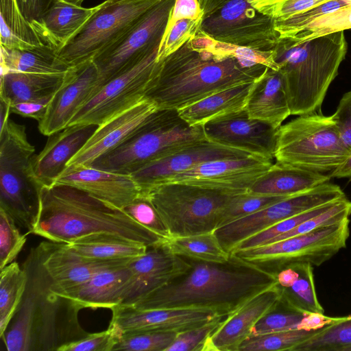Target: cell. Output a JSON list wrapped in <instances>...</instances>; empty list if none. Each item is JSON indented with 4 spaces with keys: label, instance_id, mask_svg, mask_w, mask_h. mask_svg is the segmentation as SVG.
<instances>
[{
    "label": "cell",
    "instance_id": "1",
    "mask_svg": "<svg viewBox=\"0 0 351 351\" xmlns=\"http://www.w3.org/2000/svg\"><path fill=\"white\" fill-rule=\"evenodd\" d=\"M269 67L248 66L220 50L217 41L199 31L161 60L145 99L158 110H180L219 91L260 78Z\"/></svg>",
    "mask_w": 351,
    "mask_h": 351
},
{
    "label": "cell",
    "instance_id": "2",
    "mask_svg": "<svg viewBox=\"0 0 351 351\" xmlns=\"http://www.w3.org/2000/svg\"><path fill=\"white\" fill-rule=\"evenodd\" d=\"M189 260L191 266L187 271L130 306L138 310L206 308L227 317L277 284L275 274L232 254L224 263Z\"/></svg>",
    "mask_w": 351,
    "mask_h": 351
},
{
    "label": "cell",
    "instance_id": "3",
    "mask_svg": "<svg viewBox=\"0 0 351 351\" xmlns=\"http://www.w3.org/2000/svg\"><path fill=\"white\" fill-rule=\"evenodd\" d=\"M27 282L22 300L1 339L8 351H58L61 346L88 335L81 326L84 308L60 296L50 286L37 247L32 248L22 267Z\"/></svg>",
    "mask_w": 351,
    "mask_h": 351
},
{
    "label": "cell",
    "instance_id": "4",
    "mask_svg": "<svg viewBox=\"0 0 351 351\" xmlns=\"http://www.w3.org/2000/svg\"><path fill=\"white\" fill-rule=\"evenodd\" d=\"M97 233H109L150 246L164 242L123 209L77 188L53 184L40 189V210L30 234L71 243Z\"/></svg>",
    "mask_w": 351,
    "mask_h": 351
},
{
    "label": "cell",
    "instance_id": "5",
    "mask_svg": "<svg viewBox=\"0 0 351 351\" xmlns=\"http://www.w3.org/2000/svg\"><path fill=\"white\" fill-rule=\"evenodd\" d=\"M347 50L344 31L300 43L279 38L272 58L283 77L291 115L311 114L320 108Z\"/></svg>",
    "mask_w": 351,
    "mask_h": 351
},
{
    "label": "cell",
    "instance_id": "6",
    "mask_svg": "<svg viewBox=\"0 0 351 351\" xmlns=\"http://www.w3.org/2000/svg\"><path fill=\"white\" fill-rule=\"evenodd\" d=\"M206 138L202 125H191L178 110L155 111L130 136L97 158L96 169L131 174L189 144Z\"/></svg>",
    "mask_w": 351,
    "mask_h": 351
},
{
    "label": "cell",
    "instance_id": "7",
    "mask_svg": "<svg viewBox=\"0 0 351 351\" xmlns=\"http://www.w3.org/2000/svg\"><path fill=\"white\" fill-rule=\"evenodd\" d=\"M34 152L25 126L9 119L0 130V208L27 234L36 223L40 204L42 186L31 167Z\"/></svg>",
    "mask_w": 351,
    "mask_h": 351
},
{
    "label": "cell",
    "instance_id": "8",
    "mask_svg": "<svg viewBox=\"0 0 351 351\" xmlns=\"http://www.w3.org/2000/svg\"><path fill=\"white\" fill-rule=\"evenodd\" d=\"M350 153L332 115H300L277 132L274 158L280 163L323 173L333 171Z\"/></svg>",
    "mask_w": 351,
    "mask_h": 351
},
{
    "label": "cell",
    "instance_id": "9",
    "mask_svg": "<svg viewBox=\"0 0 351 351\" xmlns=\"http://www.w3.org/2000/svg\"><path fill=\"white\" fill-rule=\"evenodd\" d=\"M170 237L213 232L233 195L221 191L182 182L154 185L144 192Z\"/></svg>",
    "mask_w": 351,
    "mask_h": 351
},
{
    "label": "cell",
    "instance_id": "10",
    "mask_svg": "<svg viewBox=\"0 0 351 351\" xmlns=\"http://www.w3.org/2000/svg\"><path fill=\"white\" fill-rule=\"evenodd\" d=\"M161 0H106L82 31L56 53L67 68L93 61L116 47Z\"/></svg>",
    "mask_w": 351,
    "mask_h": 351
},
{
    "label": "cell",
    "instance_id": "11",
    "mask_svg": "<svg viewBox=\"0 0 351 351\" xmlns=\"http://www.w3.org/2000/svg\"><path fill=\"white\" fill-rule=\"evenodd\" d=\"M250 1L198 0L203 12L199 32L219 42L271 51L279 39L274 21Z\"/></svg>",
    "mask_w": 351,
    "mask_h": 351
},
{
    "label": "cell",
    "instance_id": "12",
    "mask_svg": "<svg viewBox=\"0 0 351 351\" xmlns=\"http://www.w3.org/2000/svg\"><path fill=\"white\" fill-rule=\"evenodd\" d=\"M349 223L350 219H347L232 254L256 263L275 274L295 263L319 266L346 247L350 234Z\"/></svg>",
    "mask_w": 351,
    "mask_h": 351
},
{
    "label": "cell",
    "instance_id": "13",
    "mask_svg": "<svg viewBox=\"0 0 351 351\" xmlns=\"http://www.w3.org/2000/svg\"><path fill=\"white\" fill-rule=\"evenodd\" d=\"M160 45L154 47L134 66L99 86L68 126L100 125L145 99L160 67L161 60H158Z\"/></svg>",
    "mask_w": 351,
    "mask_h": 351
},
{
    "label": "cell",
    "instance_id": "14",
    "mask_svg": "<svg viewBox=\"0 0 351 351\" xmlns=\"http://www.w3.org/2000/svg\"><path fill=\"white\" fill-rule=\"evenodd\" d=\"M345 196L338 185L327 182L218 228L214 232L222 247L230 254L240 243L278 222Z\"/></svg>",
    "mask_w": 351,
    "mask_h": 351
},
{
    "label": "cell",
    "instance_id": "15",
    "mask_svg": "<svg viewBox=\"0 0 351 351\" xmlns=\"http://www.w3.org/2000/svg\"><path fill=\"white\" fill-rule=\"evenodd\" d=\"M174 1L161 0L116 47L93 60L99 72L98 88L134 66L160 45Z\"/></svg>",
    "mask_w": 351,
    "mask_h": 351
},
{
    "label": "cell",
    "instance_id": "16",
    "mask_svg": "<svg viewBox=\"0 0 351 351\" xmlns=\"http://www.w3.org/2000/svg\"><path fill=\"white\" fill-rule=\"evenodd\" d=\"M272 164L271 160L254 156L216 159L199 163L161 183L182 182L239 194L248 192Z\"/></svg>",
    "mask_w": 351,
    "mask_h": 351
},
{
    "label": "cell",
    "instance_id": "17",
    "mask_svg": "<svg viewBox=\"0 0 351 351\" xmlns=\"http://www.w3.org/2000/svg\"><path fill=\"white\" fill-rule=\"evenodd\" d=\"M165 241L147 246L144 254L129 262L132 275L121 291L119 306H132L189 269L190 261L173 254Z\"/></svg>",
    "mask_w": 351,
    "mask_h": 351
},
{
    "label": "cell",
    "instance_id": "18",
    "mask_svg": "<svg viewBox=\"0 0 351 351\" xmlns=\"http://www.w3.org/2000/svg\"><path fill=\"white\" fill-rule=\"evenodd\" d=\"M206 138L273 161L278 129L251 118L245 109L219 117L202 125Z\"/></svg>",
    "mask_w": 351,
    "mask_h": 351
},
{
    "label": "cell",
    "instance_id": "19",
    "mask_svg": "<svg viewBox=\"0 0 351 351\" xmlns=\"http://www.w3.org/2000/svg\"><path fill=\"white\" fill-rule=\"evenodd\" d=\"M54 293L78 285L96 274L125 267L132 258L95 259L75 252L68 243L43 241L36 246Z\"/></svg>",
    "mask_w": 351,
    "mask_h": 351
},
{
    "label": "cell",
    "instance_id": "20",
    "mask_svg": "<svg viewBox=\"0 0 351 351\" xmlns=\"http://www.w3.org/2000/svg\"><path fill=\"white\" fill-rule=\"evenodd\" d=\"M98 85L99 72L93 61L68 68L44 117L38 122L40 132L49 136L66 128Z\"/></svg>",
    "mask_w": 351,
    "mask_h": 351
},
{
    "label": "cell",
    "instance_id": "21",
    "mask_svg": "<svg viewBox=\"0 0 351 351\" xmlns=\"http://www.w3.org/2000/svg\"><path fill=\"white\" fill-rule=\"evenodd\" d=\"M251 156L254 155L242 149L226 147L205 138L156 160L130 175L142 193L199 163L216 159Z\"/></svg>",
    "mask_w": 351,
    "mask_h": 351
},
{
    "label": "cell",
    "instance_id": "22",
    "mask_svg": "<svg viewBox=\"0 0 351 351\" xmlns=\"http://www.w3.org/2000/svg\"><path fill=\"white\" fill-rule=\"evenodd\" d=\"M111 310L112 316L110 323L122 333L150 330L180 332L219 315L214 311L206 308L138 310L130 306L117 305Z\"/></svg>",
    "mask_w": 351,
    "mask_h": 351
},
{
    "label": "cell",
    "instance_id": "23",
    "mask_svg": "<svg viewBox=\"0 0 351 351\" xmlns=\"http://www.w3.org/2000/svg\"><path fill=\"white\" fill-rule=\"evenodd\" d=\"M54 184L71 186L123 209L141 194L130 174L114 173L90 166H67Z\"/></svg>",
    "mask_w": 351,
    "mask_h": 351
},
{
    "label": "cell",
    "instance_id": "24",
    "mask_svg": "<svg viewBox=\"0 0 351 351\" xmlns=\"http://www.w3.org/2000/svg\"><path fill=\"white\" fill-rule=\"evenodd\" d=\"M280 298L276 284L247 300L223 319L206 341L204 351H238L256 322L276 306Z\"/></svg>",
    "mask_w": 351,
    "mask_h": 351
},
{
    "label": "cell",
    "instance_id": "25",
    "mask_svg": "<svg viewBox=\"0 0 351 351\" xmlns=\"http://www.w3.org/2000/svg\"><path fill=\"white\" fill-rule=\"evenodd\" d=\"M157 110L153 102L145 99L98 125L66 167L90 166L100 156L124 142Z\"/></svg>",
    "mask_w": 351,
    "mask_h": 351
},
{
    "label": "cell",
    "instance_id": "26",
    "mask_svg": "<svg viewBox=\"0 0 351 351\" xmlns=\"http://www.w3.org/2000/svg\"><path fill=\"white\" fill-rule=\"evenodd\" d=\"M98 125H74L49 136L45 147L31 159L32 173L41 186H51L83 147Z\"/></svg>",
    "mask_w": 351,
    "mask_h": 351
},
{
    "label": "cell",
    "instance_id": "27",
    "mask_svg": "<svg viewBox=\"0 0 351 351\" xmlns=\"http://www.w3.org/2000/svg\"><path fill=\"white\" fill-rule=\"evenodd\" d=\"M103 5L86 8L56 0L40 20L31 23L43 43L56 53L82 31Z\"/></svg>",
    "mask_w": 351,
    "mask_h": 351
},
{
    "label": "cell",
    "instance_id": "28",
    "mask_svg": "<svg viewBox=\"0 0 351 351\" xmlns=\"http://www.w3.org/2000/svg\"><path fill=\"white\" fill-rule=\"evenodd\" d=\"M245 109L251 118L276 129L291 115L283 77L278 70L268 68L254 82Z\"/></svg>",
    "mask_w": 351,
    "mask_h": 351
},
{
    "label": "cell",
    "instance_id": "29",
    "mask_svg": "<svg viewBox=\"0 0 351 351\" xmlns=\"http://www.w3.org/2000/svg\"><path fill=\"white\" fill-rule=\"evenodd\" d=\"M131 275L128 265L103 271L84 282L56 293L83 308L112 309L119 305L121 291Z\"/></svg>",
    "mask_w": 351,
    "mask_h": 351
},
{
    "label": "cell",
    "instance_id": "30",
    "mask_svg": "<svg viewBox=\"0 0 351 351\" xmlns=\"http://www.w3.org/2000/svg\"><path fill=\"white\" fill-rule=\"evenodd\" d=\"M330 178L322 173L276 162L252 184L248 192L291 196L327 182Z\"/></svg>",
    "mask_w": 351,
    "mask_h": 351
},
{
    "label": "cell",
    "instance_id": "31",
    "mask_svg": "<svg viewBox=\"0 0 351 351\" xmlns=\"http://www.w3.org/2000/svg\"><path fill=\"white\" fill-rule=\"evenodd\" d=\"M253 84H243L219 91L178 110V113L191 125H203L219 117L243 110Z\"/></svg>",
    "mask_w": 351,
    "mask_h": 351
},
{
    "label": "cell",
    "instance_id": "32",
    "mask_svg": "<svg viewBox=\"0 0 351 351\" xmlns=\"http://www.w3.org/2000/svg\"><path fill=\"white\" fill-rule=\"evenodd\" d=\"M64 73L44 75L10 72L2 74L0 99L10 106L20 102L51 100L60 86Z\"/></svg>",
    "mask_w": 351,
    "mask_h": 351
},
{
    "label": "cell",
    "instance_id": "33",
    "mask_svg": "<svg viewBox=\"0 0 351 351\" xmlns=\"http://www.w3.org/2000/svg\"><path fill=\"white\" fill-rule=\"evenodd\" d=\"M69 245L79 254L95 259L134 258L147 249L145 244L109 233L84 236Z\"/></svg>",
    "mask_w": 351,
    "mask_h": 351
},
{
    "label": "cell",
    "instance_id": "34",
    "mask_svg": "<svg viewBox=\"0 0 351 351\" xmlns=\"http://www.w3.org/2000/svg\"><path fill=\"white\" fill-rule=\"evenodd\" d=\"M67 69L57 60L55 51L47 47L21 51L1 46V75L10 72L64 74Z\"/></svg>",
    "mask_w": 351,
    "mask_h": 351
},
{
    "label": "cell",
    "instance_id": "35",
    "mask_svg": "<svg viewBox=\"0 0 351 351\" xmlns=\"http://www.w3.org/2000/svg\"><path fill=\"white\" fill-rule=\"evenodd\" d=\"M165 243L173 254L195 261L224 263L230 256L222 247L214 232L170 237Z\"/></svg>",
    "mask_w": 351,
    "mask_h": 351
},
{
    "label": "cell",
    "instance_id": "36",
    "mask_svg": "<svg viewBox=\"0 0 351 351\" xmlns=\"http://www.w3.org/2000/svg\"><path fill=\"white\" fill-rule=\"evenodd\" d=\"M292 265L294 276L284 287L278 285L281 298L298 310L308 315H324L315 291L313 265L308 263H295Z\"/></svg>",
    "mask_w": 351,
    "mask_h": 351
},
{
    "label": "cell",
    "instance_id": "37",
    "mask_svg": "<svg viewBox=\"0 0 351 351\" xmlns=\"http://www.w3.org/2000/svg\"><path fill=\"white\" fill-rule=\"evenodd\" d=\"M27 282L25 270L12 262L0 273V337L6 331L24 295Z\"/></svg>",
    "mask_w": 351,
    "mask_h": 351
},
{
    "label": "cell",
    "instance_id": "38",
    "mask_svg": "<svg viewBox=\"0 0 351 351\" xmlns=\"http://www.w3.org/2000/svg\"><path fill=\"white\" fill-rule=\"evenodd\" d=\"M351 346V315L332 317L292 351H345Z\"/></svg>",
    "mask_w": 351,
    "mask_h": 351
},
{
    "label": "cell",
    "instance_id": "39",
    "mask_svg": "<svg viewBox=\"0 0 351 351\" xmlns=\"http://www.w3.org/2000/svg\"><path fill=\"white\" fill-rule=\"evenodd\" d=\"M317 330L300 326L278 332L250 336L240 345L238 351H292Z\"/></svg>",
    "mask_w": 351,
    "mask_h": 351
},
{
    "label": "cell",
    "instance_id": "40",
    "mask_svg": "<svg viewBox=\"0 0 351 351\" xmlns=\"http://www.w3.org/2000/svg\"><path fill=\"white\" fill-rule=\"evenodd\" d=\"M289 196L256 194L250 192L232 196L222 211L219 227L256 213Z\"/></svg>",
    "mask_w": 351,
    "mask_h": 351
},
{
    "label": "cell",
    "instance_id": "41",
    "mask_svg": "<svg viewBox=\"0 0 351 351\" xmlns=\"http://www.w3.org/2000/svg\"><path fill=\"white\" fill-rule=\"evenodd\" d=\"M348 29H351V4L322 15L289 38L300 43Z\"/></svg>",
    "mask_w": 351,
    "mask_h": 351
},
{
    "label": "cell",
    "instance_id": "42",
    "mask_svg": "<svg viewBox=\"0 0 351 351\" xmlns=\"http://www.w3.org/2000/svg\"><path fill=\"white\" fill-rule=\"evenodd\" d=\"M337 200L306 210L278 222L277 223L267 228V229L244 240L237 246H236L230 254L269 243L272 239L291 230L305 220L324 212L328 209Z\"/></svg>",
    "mask_w": 351,
    "mask_h": 351
},
{
    "label": "cell",
    "instance_id": "43",
    "mask_svg": "<svg viewBox=\"0 0 351 351\" xmlns=\"http://www.w3.org/2000/svg\"><path fill=\"white\" fill-rule=\"evenodd\" d=\"M178 332L172 331H135L122 333L112 351H166Z\"/></svg>",
    "mask_w": 351,
    "mask_h": 351
},
{
    "label": "cell",
    "instance_id": "44",
    "mask_svg": "<svg viewBox=\"0 0 351 351\" xmlns=\"http://www.w3.org/2000/svg\"><path fill=\"white\" fill-rule=\"evenodd\" d=\"M350 4L351 0H331L286 20L274 21V29L279 38H290L316 19Z\"/></svg>",
    "mask_w": 351,
    "mask_h": 351
},
{
    "label": "cell",
    "instance_id": "45",
    "mask_svg": "<svg viewBox=\"0 0 351 351\" xmlns=\"http://www.w3.org/2000/svg\"><path fill=\"white\" fill-rule=\"evenodd\" d=\"M14 219L0 208V269L12 263L27 241Z\"/></svg>",
    "mask_w": 351,
    "mask_h": 351
},
{
    "label": "cell",
    "instance_id": "46",
    "mask_svg": "<svg viewBox=\"0 0 351 351\" xmlns=\"http://www.w3.org/2000/svg\"><path fill=\"white\" fill-rule=\"evenodd\" d=\"M0 16L1 22L18 38L36 47H46L22 14L16 0H1Z\"/></svg>",
    "mask_w": 351,
    "mask_h": 351
},
{
    "label": "cell",
    "instance_id": "47",
    "mask_svg": "<svg viewBox=\"0 0 351 351\" xmlns=\"http://www.w3.org/2000/svg\"><path fill=\"white\" fill-rule=\"evenodd\" d=\"M331 0H251L252 6L274 21H284Z\"/></svg>",
    "mask_w": 351,
    "mask_h": 351
},
{
    "label": "cell",
    "instance_id": "48",
    "mask_svg": "<svg viewBox=\"0 0 351 351\" xmlns=\"http://www.w3.org/2000/svg\"><path fill=\"white\" fill-rule=\"evenodd\" d=\"M225 317L219 315L199 326L178 332L174 341L166 351H204L206 341Z\"/></svg>",
    "mask_w": 351,
    "mask_h": 351
},
{
    "label": "cell",
    "instance_id": "49",
    "mask_svg": "<svg viewBox=\"0 0 351 351\" xmlns=\"http://www.w3.org/2000/svg\"><path fill=\"white\" fill-rule=\"evenodd\" d=\"M123 210L136 222L161 237L166 239L170 237L157 210L145 195L140 194Z\"/></svg>",
    "mask_w": 351,
    "mask_h": 351
},
{
    "label": "cell",
    "instance_id": "50",
    "mask_svg": "<svg viewBox=\"0 0 351 351\" xmlns=\"http://www.w3.org/2000/svg\"><path fill=\"white\" fill-rule=\"evenodd\" d=\"M201 20L184 19L176 22L160 43L158 60L171 55L195 37L199 31Z\"/></svg>",
    "mask_w": 351,
    "mask_h": 351
},
{
    "label": "cell",
    "instance_id": "51",
    "mask_svg": "<svg viewBox=\"0 0 351 351\" xmlns=\"http://www.w3.org/2000/svg\"><path fill=\"white\" fill-rule=\"evenodd\" d=\"M122 332L112 324L108 329L71 342L58 348V351H112Z\"/></svg>",
    "mask_w": 351,
    "mask_h": 351
},
{
    "label": "cell",
    "instance_id": "52",
    "mask_svg": "<svg viewBox=\"0 0 351 351\" xmlns=\"http://www.w3.org/2000/svg\"><path fill=\"white\" fill-rule=\"evenodd\" d=\"M332 117L342 141L351 152V90L343 95Z\"/></svg>",
    "mask_w": 351,
    "mask_h": 351
},
{
    "label": "cell",
    "instance_id": "53",
    "mask_svg": "<svg viewBox=\"0 0 351 351\" xmlns=\"http://www.w3.org/2000/svg\"><path fill=\"white\" fill-rule=\"evenodd\" d=\"M202 15L203 12L198 0H175L161 41L165 39L170 29L178 21L184 19L199 20L202 19Z\"/></svg>",
    "mask_w": 351,
    "mask_h": 351
},
{
    "label": "cell",
    "instance_id": "54",
    "mask_svg": "<svg viewBox=\"0 0 351 351\" xmlns=\"http://www.w3.org/2000/svg\"><path fill=\"white\" fill-rule=\"evenodd\" d=\"M51 100L20 102L11 105V112L40 122L44 117Z\"/></svg>",
    "mask_w": 351,
    "mask_h": 351
},
{
    "label": "cell",
    "instance_id": "55",
    "mask_svg": "<svg viewBox=\"0 0 351 351\" xmlns=\"http://www.w3.org/2000/svg\"><path fill=\"white\" fill-rule=\"evenodd\" d=\"M56 0H16L19 7L30 22L40 20Z\"/></svg>",
    "mask_w": 351,
    "mask_h": 351
},
{
    "label": "cell",
    "instance_id": "56",
    "mask_svg": "<svg viewBox=\"0 0 351 351\" xmlns=\"http://www.w3.org/2000/svg\"><path fill=\"white\" fill-rule=\"evenodd\" d=\"M329 176L330 178H348L351 180V153L343 163L330 172Z\"/></svg>",
    "mask_w": 351,
    "mask_h": 351
},
{
    "label": "cell",
    "instance_id": "57",
    "mask_svg": "<svg viewBox=\"0 0 351 351\" xmlns=\"http://www.w3.org/2000/svg\"><path fill=\"white\" fill-rule=\"evenodd\" d=\"M11 112L10 104L0 99V130H2L9 121Z\"/></svg>",
    "mask_w": 351,
    "mask_h": 351
},
{
    "label": "cell",
    "instance_id": "58",
    "mask_svg": "<svg viewBox=\"0 0 351 351\" xmlns=\"http://www.w3.org/2000/svg\"><path fill=\"white\" fill-rule=\"evenodd\" d=\"M64 1L71 3L77 4V5H82V3L85 0H64Z\"/></svg>",
    "mask_w": 351,
    "mask_h": 351
},
{
    "label": "cell",
    "instance_id": "59",
    "mask_svg": "<svg viewBox=\"0 0 351 351\" xmlns=\"http://www.w3.org/2000/svg\"><path fill=\"white\" fill-rule=\"evenodd\" d=\"M345 351H351V346H349V347H348V348L345 350Z\"/></svg>",
    "mask_w": 351,
    "mask_h": 351
}]
</instances>
